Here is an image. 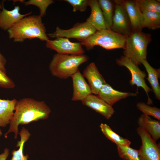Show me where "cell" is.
Masks as SVG:
<instances>
[{
	"mask_svg": "<svg viewBox=\"0 0 160 160\" xmlns=\"http://www.w3.org/2000/svg\"><path fill=\"white\" fill-rule=\"evenodd\" d=\"M51 110L43 101L36 100L33 98H25L17 101L13 116L9 123V129L5 134L7 138L9 133L13 132L16 139L19 134V124H27L39 120H45L49 117Z\"/></svg>",
	"mask_w": 160,
	"mask_h": 160,
	"instance_id": "cell-1",
	"label": "cell"
},
{
	"mask_svg": "<svg viewBox=\"0 0 160 160\" xmlns=\"http://www.w3.org/2000/svg\"><path fill=\"white\" fill-rule=\"evenodd\" d=\"M9 38L15 42L37 38L41 41L49 40L46 29L40 15L25 16L7 31Z\"/></svg>",
	"mask_w": 160,
	"mask_h": 160,
	"instance_id": "cell-2",
	"label": "cell"
},
{
	"mask_svg": "<svg viewBox=\"0 0 160 160\" xmlns=\"http://www.w3.org/2000/svg\"><path fill=\"white\" fill-rule=\"evenodd\" d=\"M89 59L86 55L55 54L49 68L52 75L60 79L71 77L79 70L80 65Z\"/></svg>",
	"mask_w": 160,
	"mask_h": 160,
	"instance_id": "cell-3",
	"label": "cell"
},
{
	"mask_svg": "<svg viewBox=\"0 0 160 160\" xmlns=\"http://www.w3.org/2000/svg\"><path fill=\"white\" fill-rule=\"evenodd\" d=\"M151 40L149 34L132 31L126 37L123 56L136 65L140 64L142 60L146 59L147 46Z\"/></svg>",
	"mask_w": 160,
	"mask_h": 160,
	"instance_id": "cell-4",
	"label": "cell"
},
{
	"mask_svg": "<svg viewBox=\"0 0 160 160\" xmlns=\"http://www.w3.org/2000/svg\"><path fill=\"white\" fill-rule=\"evenodd\" d=\"M127 36L106 29L95 33L84 41L81 42L87 50L98 45L107 49L122 48L124 49Z\"/></svg>",
	"mask_w": 160,
	"mask_h": 160,
	"instance_id": "cell-5",
	"label": "cell"
},
{
	"mask_svg": "<svg viewBox=\"0 0 160 160\" xmlns=\"http://www.w3.org/2000/svg\"><path fill=\"white\" fill-rule=\"evenodd\" d=\"M97 31L96 29L88 22L77 23L70 29L66 30L57 27L55 31L47 34L52 38L64 37L75 39L81 42Z\"/></svg>",
	"mask_w": 160,
	"mask_h": 160,
	"instance_id": "cell-6",
	"label": "cell"
},
{
	"mask_svg": "<svg viewBox=\"0 0 160 160\" xmlns=\"http://www.w3.org/2000/svg\"><path fill=\"white\" fill-rule=\"evenodd\" d=\"M141 139L142 145L139 150L140 160H160V145L156 143L145 129L139 127L136 129Z\"/></svg>",
	"mask_w": 160,
	"mask_h": 160,
	"instance_id": "cell-7",
	"label": "cell"
},
{
	"mask_svg": "<svg viewBox=\"0 0 160 160\" xmlns=\"http://www.w3.org/2000/svg\"><path fill=\"white\" fill-rule=\"evenodd\" d=\"M116 63L119 66H124L129 71L131 75V79L129 82L132 86L136 85L137 87H141L145 92L148 98V104L152 103L148 93L151 90L147 85L145 79L146 73L141 71L138 65L133 63L130 60L124 56H121L116 59Z\"/></svg>",
	"mask_w": 160,
	"mask_h": 160,
	"instance_id": "cell-8",
	"label": "cell"
},
{
	"mask_svg": "<svg viewBox=\"0 0 160 160\" xmlns=\"http://www.w3.org/2000/svg\"><path fill=\"white\" fill-rule=\"evenodd\" d=\"M46 46L60 54L82 55L85 52L81 42H72L66 38L60 37L54 40L49 39L46 41Z\"/></svg>",
	"mask_w": 160,
	"mask_h": 160,
	"instance_id": "cell-9",
	"label": "cell"
},
{
	"mask_svg": "<svg viewBox=\"0 0 160 160\" xmlns=\"http://www.w3.org/2000/svg\"><path fill=\"white\" fill-rule=\"evenodd\" d=\"M112 24L110 30L115 33L128 36L132 32L127 12L122 5L115 2Z\"/></svg>",
	"mask_w": 160,
	"mask_h": 160,
	"instance_id": "cell-10",
	"label": "cell"
},
{
	"mask_svg": "<svg viewBox=\"0 0 160 160\" xmlns=\"http://www.w3.org/2000/svg\"><path fill=\"white\" fill-rule=\"evenodd\" d=\"M114 1L125 8L129 19L132 31H142L143 17L140 10L138 0Z\"/></svg>",
	"mask_w": 160,
	"mask_h": 160,
	"instance_id": "cell-11",
	"label": "cell"
},
{
	"mask_svg": "<svg viewBox=\"0 0 160 160\" xmlns=\"http://www.w3.org/2000/svg\"><path fill=\"white\" fill-rule=\"evenodd\" d=\"M82 75L88 81L92 94L97 95L106 82L94 63L92 62L84 70Z\"/></svg>",
	"mask_w": 160,
	"mask_h": 160,
	"instance_id": "cell-12",
	"label": "cell"
},
{
	"mask_svg": "<svg viewBox=\"0 0 160 160\" xmlns=\"http://www.w3.org/2000/svg\"><path fill=\"white\" fill-rule=\"evenodd\" d=\"M81 102L83 105L100 114L108 119L112 116L115 112L112 106L97 95L92 94Z\"/></svg>",
	"mask_w": 160,
	"mask_h": 160,
	"instance_id": "cell-13",
	"label": "cell"
},
{
	"mask_svg": "<svg viewBox=\"0 0 160 160\" xmlns=\"http://www.w3.org/2000/svg\"><path fill=\"white\" fill-rule=\"evenodd\" d=\"M71 77L73 87L72 101H81L92 94L89 86L79 70Z\"/></svg>",
	"mask_w": 160,
	"mask_h": 160,
	"instance_id": "cell-14",
	"label": "cell"
},
{
	"mask_svg": "<svg viewBox=\"0 0 160 160\" xmlns=\"http://www.w3.org/2000/svg\"><path fill=\"white\" fill-rule=\"evenodd\" d=\"M20 7L15 6L10 10L5 9L3 4L2 9L0 13V28L4 31H7L16 23L24 17L31 14L32 12L25 14L20 12Z\"/></svg>",
	"mask_w": 160,
	"mask_h": 160,
	"instance_id": "cell-15",
	"label": "cell"
},
{
	"mask_svg": "<svg viewBox=\"0 0 160 160\" xmlns=\"http://www.w3.org/2000/svg\"><path fill=\"white\" fill-rule=\"evenodd\" d=\"M98 96L111 105L112 106L121 100L130 96H136V93L124 92L114 89L106 83L102 86L97 95Z\"/></svg>",
	"mask_w": 160,
	"mask_h": 160,
	"instance_id": "cell-16",
	"label": "cell"
},
{
	"mask_svg": "<svg viewBox=\"0 0 160 160\" xmlns=\"http://www.w3.org/2000/svg\"><path fill=\"white\" fill-rule=\"evenodd\" d=\"M89 6L91 8V12L86 21L93 26L97 31L107 29L98 0H89Z\"/></svg>",
	"mask_w": 160,
	"mask_h": 160,
	"instance_id": "cell-17",
	"label": "cell"
},
{
	"mask_svg": "<svg viewBox=\"0 0 160 160\" xmlns=\"http://www.w3.org/2000/svg\"><path fill=\"white\" fill-rule=\"evenodd\" d=\"M139 127L145 129L156 141L160 138V122L149 116L141 114L138 119Z\"/></svg>",
	"mask_w": 160,
	"mask_h": 160,
	"instance_id": "cell-18",
	"label": "cell"
},
{
	"mask_svg": "<svg viewBox=\"0 0 160 160\" xmlns=\"http://www.w3.org/2000/svg\"><path fill=\"white\" fill-rule=\"evenodd\" d=\"M17 101L15 99L9 100L0 98V127H5L9 123L13 116Z\"/></svg>",
	"mask_w": 160,
	"mask_h": 160,
	"instance_id": "cell-19",
	"label": "cell"
},
{
	"mask_svg": "<svg viewBox=\"0 0 160 160\" xmlns=\"http://www.w3.org/2000/svg\"><path fill=\"white\" fill-rule=\"evenodd\" d=\"M141 63L145 68L148 74L147 78L150 84L156 98L160 100V86L159 79L160 76V68H153L149 63L146 59L142 60Z\"/></svg>",
	"mask_w": 160,
	"mask_h": 160,
	"instance_id": "cell-20",
	"label": "cell"
},
{
	"mask_svg": "<svg viewBox=\"0 0 160 160\" xmlns=\"http://www.w3.org/2000/svg\"><path fill=\"white\" fill-rule=\"evenodd\" d=\"M20 140L17 141L16 147H19L17 150H14L12 152V155L10 160H28V155L25 156L23 154V146L24 143L29 138L31 134L28 130L24 127H22L19 133Z\"/></svg>",
	"mask_w": 160,
	"mask_h": 160,
	"instance_id": "cell-21",
	"label": "cell"
},
{
	"mask_svg": "<svg viewBox=\"0 0 160 160\" xmlns=\"http://www.w3.org/2000/svg\"><path fill=\"white\" fill-rule=\"evenodd\" d=\"M100 127L105 137L116 145L130 146L131 144V142L128 140L116 134L107 124L101 123Z\"/></svg>",
	"mask_w": 160,
	"mask_h": 160,
	"instance_id": "cell-22",
	"label": "cell"
},
{
	"mask_svg": "<svg viewBox=\"0 0 160 160\" xmlns=\"http://www.w3.org/2000/svg\"><path fill=\"white\" fill-rule=\"evenodd\" d=\"M98 3L102 11L107 29H110L114 10L115 4L109 0H99Z\"/></svg>",
	"mask_w": 160,
	"mask_h": 160,
	"instance_id": "cell-23",
	"label": "cell"
},
{
	"mask_svg": "<svg viewBox=\"0 0 160 160\" xmlns=\"http://www.w3.org/2000/svg\"><path fill=\"white\" fill-rule=\"evenodd\" d=\"M143 20L142 28L155 30L160 27V14L151 12L143 13Z\"/></svg>",
	"mask_w": 160,
	"mask_h": 160,
	"instance_id": "cell-24",
	"label": "cell"
},
{
	"mask_svg": "<svg viewBox=\"0 0 160 160\" xmlns=\"http://www.w3.org/2000/svg\"><path fill=\"white\" fill-rule=\"evenodd\" d=\"M119 156L123 160H140L138 150L128 145H116Z\"/></svg>",
	"mask_w": 160,
	"mask_h": 160,
	"instance_id": "cell-25",
	"label": "cell"
},
{
	"mask_svg": "<svg viewBox=\"0 0 160 160\" xmlns=\"http://www.w3.org/2000/svg\"><path fill=\"white\" fill-rule=\"evenodd\" d=\"M139 8L142 13L146 12L160 14V2L155 0H138Z\"/></svg>",
	"mask_w": 160,
	"mask_h": 160,
	"instance_id": "cell-26",
	"label": "cell"
},
{
	"mask_svg": "<svg viewBox=\"0 0 160 160\" xmlns=\"http://www.w3.org/2000/svg\"><path fill=\"white\" fill-rule=\"evenodd\" d=\"M138 109L142 112L143 114L151 116L160 120V109L155 107H151L143 102H139L136 104Z\"/></svg>",
	"mask_w": 160,
	"mask_h": 160,
	"instance_id": "cell-27",
	"label": "cell"
},
{
	"mask_svg": "<svg viewBox=\"0 0 160 160\" xmlns=\"http://www.w3.org/2000/svg\"><path fill=\"white\" fill-rule=\"evenodd\" d=\"M54 2L52 0H29L24 3L26 6L33 5L37 7L40 10L39 15L42 17L45 15L48 7Z\"/></svg>",
	"mask_w": 160,
	"mask_h": 160,
	"instance_id": "cell-28",
	"label": "cell"
},
{
	"mask_svg": "<svg viewBox=\"0 0 160 160\" xmlns=\"http://www.w3.org/2000/svg\"><path fill=\"white\" fill-rule=\"evenodd\" d=\"M64 1L71 5L73 12L85 11L89 5V0H65Z\"/></svg>",
	"mask_w": 160,
	"mask_h": 160,
	"instance_id": "cell-29",
	"label": "cell"
},
{
	"mask_svg": "<svg viewBox=\"0 0 160 160\" xmlns=\"http://www.w3.org/2000/svg\"><path fill=\"white\" fill-rule=\"evenodd\" d=\"M15 84L13 81L0 68V87L7 89L14 88Z\"/></svg>",
	"mask_w": 160,
	"mask_h": 160,
	"instance_id": "cell-30",
	"label": "cell"
},
{
	"mask_svg": "<svg viewBox=\"0 0 160 160\" xmlns=\"http://www.w3.org/2000/svg\"><path fill=\"white\" fill-rule=\"evenodd\" d=\"M7 61L5 57L0 52V68L5 73H6L5 65Z\"/></svg>",
	"mask_w": 160,
	"mask_h": 160,
	"instance_id": "cell-31",
	"label": "cell"
},
{
	"mask_svg": "<svg viewBox=\"0 0 160 160\" xmlns=\"http://www.w3.org/2000/svg\"><path fill=\"white\" fill-rule=\"evenodd\" d=\"M9 154V149L7 148H5L3 153L0 154V160H6Z\"/></svg>",
	"mask_w": 160,
	"mask_h": 160,
	"instance_id": "cell-32",
	"label": "cell"
},
{
	"mask_svg": "<svg viewBox=\"0 0 160 160\" xmlns=\"http://www.w3.org/2000/svg\"><path fill=\"white\" fill-rule=\"evenodd\" d=\"M3 4H1V3L0 2V13L1 12L2 9V6H3Z\"/></svg>",
	"mask_w": 160,
	"mask_h": 160,
	"instance_id": "cell-33",
	"label": "cell"
},
{
	"mask_svg": "<svg viewBox=\"0 0 160 160\" xmlns=\"http://www.w3.org/2000/svg\"><path fill=\"white\" fill-rule=\"evenodd\" d=\"M2 133L1 131V129H0V136L2 135Z\"/></svg>",
	"mask_w": 160,
	"mask_h": 160,
	"instance_id": "cell-34",
	"label": "cell"
}]
</instances>
